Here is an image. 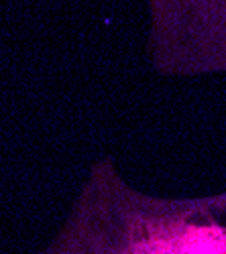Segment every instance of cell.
<instances>
[{
    "label": "cell",
    "instance_id": "1",
    "mask_svg": "<svg viewBox=\"0 0 226 254\" xmlns=\"http://www.w3.org/2000/svg\"><path fill=\"white\" fill-rule=\"evenodd\" d=\"M39 254H226V191L196 199L153 197L102 159Z\"/></svg>",
    "mask_w": 226,
    "mask_h": 254
},
{
    "label": "cell",
    "instance_id": "2",
    "mask_svg": "<svg viewBox=\"0 0 226 254\" xmlns=\"http://www.w3.org/2000/svg\"><path fill=\"white\" fill-rule=\"evenodd\" d=\"M149 55L167 77L226 73V0H147Z\"/></svg>",
    "mask_w": 226,
    "mask_h": 254
}]
</instances>
